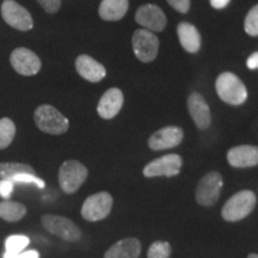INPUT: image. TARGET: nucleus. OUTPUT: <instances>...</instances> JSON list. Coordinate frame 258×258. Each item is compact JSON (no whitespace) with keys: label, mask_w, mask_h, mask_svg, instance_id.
Instances as JSON below:
<instances>
[{"label":"nucleus","mask_w":258,"mask_h":258,"mask_svg":"<svg viewBox=\"0 0 258 258\" xmlns=\"http://www.w3.org/2000/svg\"><path fill=\"white\" fill-rule=\"evenodd\" d=\"M34 121L40 131L50 135L64 134L70 128V121L67 117L49 104L37 106L34 112Z\"/></svg>","instance_id":"f257e3e1"},{"label":"nucleus","mask_w":258,"mask_h":258,"mask_svg":"<svg viewBox=\"0 0 258 258\" xmlns=\"http://www.w3.org/2000/svg\"><path fill=\"white\" fill-rule=\"evenodd\" d=\"M256 194L251 190H241L234 194L222 207L221 217L224 220L235 222L243 220L250 215L256 207Z\"/></svg>","instance_id":"f03ea898"},{"label":"nucleus","mask_w":258,"mask_h":258,"mask_svg":"<svg viewBox=\"0 0 258 258\" xmlns=\"http://www.w3.org/2000/svg\"><path fill=\"white\" fill-rule=\"evenodd\" d=\"M215 89L221 101L227 104L240 105L247 98V90L244 83L231 72L221 73L218 77Z\"/></svg>","instance_id":"7ed1b4c3"},{"label":"nucleus","mask_w":258,"mask_h":258,"mask_svg":"<svg viewBox=\"0 0 258 258\" xmlns=\"http://www.w3.org/2000/svg\"><path fill=\"white\" fill-rule=\"evenodd\" d=\"M89 176V171L78 160H66L59 169V184L62 191L74 194L78 191Z\"/></svg>","instance_id":"20e7f679"},{"label":"nucleus","mask_w":258,"mask_h":258,"mask_svg":"<svg viewBox=\"0 0 258 258\" xmlns=\"http://www.w3.org/2000/svg\"><path fill=\"white\" fill-rule=\"evenodd\" d=\"M224 186V179L218 171L208 172L200 179L196 186V201L203 207H211L215 205L220 198L221 189Z\"/></svg>","instance_id":"39448f33"},{"label":"nucleus","mask_w":258,"mask_h":258,"mask_svg":"<svg viewBox=\"0 0 258 258\" xmlns=\"http://www.w3.org/2000/svg\"><path fill=\"white\" fill-rule=\"evenodd\" d=\"M41 224L49 233L66 241H77L82 238V231L69 218L61 217V215L44 214L41 218Z\"/></svg>","instance_id":"423d86ee"},{"label":"nucleus","mask_w":258,"mask_h":258,"mask_svg":"<svg viewBox=\"0 0 258 258\" xmlns=\"http://www.w3.org/2000/svg\"><path fill=\"white\" fill-rule=\"evenodd\" d=\"M112 203V196L106 191H99L89 196L83 203L82 217L85 220L96 222L104 220L110 214Z\"/></svg>","instance_id":"0eeeda50"},{"label":"nucleus","mask_w":258,"mask_h":258,"mask_svg":"<svg viewBox=\"0 0 258 258\" xmlns=\"http://www.w3.org/2000/svg\"><path fill=\"white\" fill-rule=\"evenodd\" d=\"M2 17L5 23L19 31H29L34 28L30 12L16 0H4L2 4Z\"/></svg>","instance_id":"6e6552de"},{"label":"nucleus","mask_w":258,"mask_h":258,"mask_svg":"<svg viewBox=\"0 0 258 258\" xmlns=\"http://www.w3.org/2000/svg\"><path fill=\"white\" fill-rule=\"evenodd\" d=\"M132 43H133L135 56L143 62H151L157 57L159 40L154 32L146 29H139L134 32Z\"/></svg>","instance_id":"1a4fd4ad"},{"label":"nucleus","mask_w":258,"mask_h":258,"mask_svg":"<svg viewBox=\"0 0 258 258\" xmlns=\"http://www.w3.org/2000/svg\"><path fill=\"white\" fill-rule=\"evenodd\" d=\"M10 62L18 74L24 77H32L41 71L42 62L34 51L28 48L19 47L10 55Z\"/></svg>","instance_id":"9d476101"},{"label":"nucleus","mask_w":258,"mask_h":258,"mask_svg":"<svg viewBox=\"0 0 258 258\" xmlns=\"http://www.w3.org/2000/svg\"><path fill=\"white\" fill-rule=\"evenodd\" d=\"M182 157L178 154H166V156L158 158L148 163L144 167V176L152 178V177H173L179 173L182 169Z\"/></svg>","instance_id":"9b49d317"},{"label":"nucleus","mask_w":258,"mask_h":258,"mask_svg":"<svg viewBox=\"0 0 258 258\" xmlns=\"http://www.w3.org/2000/svg\"><path fill=\"white\" fill-rule=\"evenodd\" d=\"M183 138H184V132L182 128L176 125H167L151 135V138L148 139V146L153 151L170 150L178 146L182 143Z\"/></svg>","instance_id":"f8f14e48"},{"label":"nucleus","mask_w":258,"mask_h":258,"mask_svg":"<svg viewBox=\"0 0 258 258\" xmlns=\"http://www.w3.org/2000/svg\"><path fill=\"white\" fill-rule=\"evenodd\" d=\"M135 21L146 30L152 32L161 31L166 27V16L159 6L147 4L139 8L135 15Z\"/></svg>","instance_id":"ddd939ff"},{"label":"nucleus","mask_w":258,"mask_h":258,"mask_svg":"<svg viewBox=\"0 0 258 258\" xmlns=\"http://www.w3.org/2000/svg\"><path fill=\"white\" fill-rule=\"evenodd\" d=\"M123 93L120 89L111 88L104 92L97 105V112L104 120L114 118L123 105Z\"/></svg>","instance_id":"4468645a"},{"label":"nucleus","mask_w":258,"mask_h":258,"mask_svg":"<svg viewBox=\"0 0 258 258\" xmlns=\"http://www.w3.org/2000/svg\"><path fill=\"white\" fill-rule=\"evenodd\" d=\"M228 164L238 169L258 165V147L251 145H241L231 148L227 152Z\"/></svg>","instance_id":"2eb2a0df"},{"label":"nucleus","mask_w":258,"mask_h":258,"mask_svg":"<svg viewBox=\"0 0 258 258\" xmlns=\"http://www.w3.org/2000/svg\"><path fill=\"white\" fill-rule=\"evenodd\" d=\"M189 114L200 129H207L212 123V115L209 106L199 92H194L188 98Z\"/></svg>","instance_id":"dca6fc26"},{"label":"nucleus","mask_w":258,"mask_h":258,"mask_svg":"<svg viewBox=\"0 0 258 258\" xmlns=\"http://www.w3.org/2000/svg\"><path fill=\"white\" fill-rule=\"evenodd\" d=\"M76 70L79 76L88 82L98 83L106 76V70L102 63L86 54L79 55L76 60Z\"/></svg>","instance_id":"f3484780"},{"label":"nucleus","mask_w":258,"mask_h":258,"mask_svg":"<svg viewBox=\"0 0 258 258\" xmlns=\"http://www.w3.org/2000/svg\"><path fill=\"white\" fill-rule=\"evenodd\" d=\"M141 244L137 238H124L118 240L104 253V258H139Z\"/></svg>","instance_id":"a211bd4d"},{"label":"nucleus","mask_w":258,"mask_h":258,"mask_svg":"<svg viewBox=\"0 0 258 258\" xmlns=\"http://www.w3.org/2000/svg\"><path fill=\"white\" fill-rule=\"evenodd\" d=\"M177 34L180 44L188 53H196L201 48V35L198 29L190 23H179L177 27Z\"/></svg>","instance_id":"6ab92c4d"},{"label":"nucleus","mask_w":258,"mask_h":258,"mask_svg":"<svg viewBox=\"0 0 258 258\" xmlns=\"http://www.w3.org/2000/svg\"><path fill=\"white\" fill-rule=\"evenodd\" d=\"M128 6V0H102L98 14L104 21H120L127 14Z\"/></svg>","instance_id":"aec40b11"},{"label":"nucleus","mask_w":258,"mask_h":258,"mask_svg":"<svg viewBox=\"0 0 258 258\" xmlns=\"http://www.w3.org/2000/svg\"><path fill=\"white\" fill-rule=\"evenodd\" d=\"M28 209L23 203H19L11 200H4L0 202V218L9 222H16L22 220L27 215Z\"/></svg>","instance_id":"412c9836"},{"label":"nucleus","mask_w":258,"mask_h":258,"mask_svg":"<svg viewBox=\"0 0 258 258\" xmlns=\"http://www.w3.org/2000/svg\"><path fill=\"white\" fill-rule=\"evenodd\" d=\"M19 175H36L34 167L24 163H0V179H12Z\"/></svg>","instance_id":"4be33fe9"},{"label":"nucleus","mask_w":258,"mask_h":258,"mask_svg":"<svg viewBox=\"0 0 258 258\" xmlns=\"http://www.w3.org/2000/svg\"><path fill=\"white\" fill-rule=\"evenodd\" d=\"M16 135L15 122L9 117L0 118V150H5L12 144Z\"/></svg>","instance_id":"5701e85b"},{"label":"nucleus","mask_w":258,"mask_h":258,"mask_svg":"<svg viewBox=\"0 0 258 258\" xmlns=\"http://www.w3.org/2000/svg\"><path fill=\"white\" fill-rule=\"evenodd\" d=\"M29 243H30V239L25 237V235H10L5 240V249L6 251H10V252L19 254L23 252V250L28 246Z\"/></svg>","instance_id":"b1692460"},{"label":"nucleus","mask_w":258,"mask_h":258,"mask_svg":"<svg viewBox=\"0 0 258 258\" xmlns=\"http://www.w3.org/2000/svg\"><path fill=\"white\" fill-rule=\"evenodd\" d=\"M171 252H172V247L167 241L157 240L148 249L147 258H169Z\"/></svg>","instance_id":"393cba45"},{"label":"nucleus","mask_w":258,"mask_h":258,"mask_svg":"<svg viewBox=\"0 0 258 258\" xmlns=\"http://www.w3.org/2000/svg\"><path fill=\"white\" fill-rule=\"evenodd\" d=\"M244 28L250 36H258V5L253 6L245 18Z\"/></svg>","instance_id":"a878e982"},{"label":"nucleus","mask_w":258,"mask_h":258,"mask_svg":"<svg viewBox=\"0 0 258 258\" xmlns=\"http://www.w3.org/2000/svg\"><path fill=\"white\" fill-rule=\"evenodd\" d=\"M15 183H34V184H36L38 188L43 189L44 188V182L43 179L38 178L36 177V175H19V176H16L12 178Z\"/></svg>","instance_id":"bb28decb"},{"label":"nucleus","mask_w":258,"mask_h":258,"mask_svg":"<svg viewBox=\"0 0 258 258\" xmlns=\"http://www.w3.org/2000/svg\"><path fill=\"white\" fill-rule=\"evenodd\" d=\"M14 185L15 182L12 179H0V198L3 200L11 199Z\"/></svg>","instance_id":"cd10ccee"},{"label":"nucleus","mask_w":258,"mask_h":258,"mask_svg":"<svg viewBox=\"0 0 258 258\" xmlns=\"http://www.w3.org/2000/svg\"><path fill=\"white\" fill-rule=\"evenodd\" d=\"M37 2L48 14H56L61 8V0H37Z\"/></svg>","instance_id":"c85d7f7f"},{"label":"nucleus","mask_w":258,"mask_h":258,"mask_svg":"<svg viewBox=\"0 0 258 258\" xmlns=\"http://www.w3.org/2000/svg\"><path fill=\"white\" fill-rule=\"evenodd\" d=\"M176 11L180 14H186L190 8V0H166Z\"/></svg>","instance_id":"c756f323"},{"label":"nucleus","mask_w":258,"mask_h":258,"mask_svg":"<svg viewBox=\"0 0 258 258\" xmlns=\"http://www.w3.org/2000/svg\"><path fill=\"white\" fill-rule=\"evenodd\" d=\"M246 66H247V69H250V70L258 69V51L251 54V55L249 56V59H247V61H246Z\"/></svg>","instance_id":"7c9ffc66"},{"label":"nucleus","mask_w":258,"mask_h":258,"mask_svg":"<svg viewBox=\"0 0 258 258\" xmlns=\"http://www.w3.org/2000/svg\"><path fill=\"white\" fill-rule=\"evenodd\" d=\"M231 0H211V5L213 6L214 9H225L226 6L230 4Z\"/></svg>","instance_id":"2f4dec72"},{"label":"nucleus","mask_w":258,"mask_h":258,"mask_svg":"<svg viewBox=\"0 0 258 258\" xmlns=\"http://www.w3.org/2000/svg\"><path fill=\"white\" fill-rule=\"evenodd\" d=\"M17 258H40V253L36 250H29L19 253Z\"/></svg>","instance_id":"473e14b6"},{"label":"nucleus","mask_w":258,"mask_h":258,"mask_svg":"<svg viewBox=\"0 0 258 258\" xmlns=\"http://www.w3.org/2000/svg\"><path fill=\"white\" fill-rule=\"evenodd\" d=\"M18 254L14 253V252H10V251H5L4 254H3V258H17Z\"/></svg>","instance_id":"72a5a7b5"},{"label":"nucleus","mask_w":258,"mask_h":258,"mask_svg":"<svg viewBox=\"0 0 258 258\" xmlns=\"http://www.w3.org/2000/svg\"><path fill=\"white\" fill-rule=\"evenodd\" d=\"M247 258H258V254L257 253H250Z\"/></svg>","instance_id":"f704fd0d"}]
</instances>
